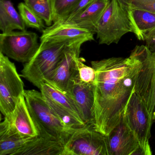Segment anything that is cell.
<instances>
[{"instance_id": "4", "label": "cell", "mask_w": 155, "mask_h": 155, "mask_svg": "<svg viewBox=\"0 0 155 155\" xmlns=\"http://www.w3.org/2000/svg\"><path fill=\"white\" fill-rule=\"evenodd\" d=\"M132 32L127 6L123 0H109L96 29L100 44H117L124 35Z\"/></svg>"}, {"instance_id": "12", "label": "cell", "mask_w": 155, "mask_h": 155, "mask_svg": "<svg viewBox=\"0 0 155 155\" xmlns=\"http://www.w3.org/2000/svg\"><path fill=\"white\" fill-rule=\"evenodd\" d=\"M108 155H144L139 142L124 116L107 136Z\"/></svg>"}, {"instance_id": "17", "label": "cell", "mask_w": 155, "mask_h": 155, "mask_svg": "<svg viewBox=\"0 0 155 155\" xmlns=\"http://www.w3.org/2000/svg\"><path fill=\"white\" fill-rule=\"evenodd\" d=\"M12 123L20 134L26 138L38 136L36 124L31 115L24 95L20 98L13 113L10 117Z\"/></svg>"}, {"instance_id": "19", "label": "cell", "mask_w": 155, "mask_h": 155, "mask_svg": "<svg viewBox=\"0 0 155 155\" xmlns=\"http://www.w3.org/2000/svg\"><path fill=\"white\" fill-rule=\"evenodd\" d=\"M26 27L12 2L0 0V30L2 32H10L14 30H26Z\"/></svg>"}, {"instance_id": "27", "label": "cell", "mask_w": 155, "mask_h": 155, "mask_svg": "<svg viewBox=\"0 0 155 155\" xmlns=\"http://www.w3.org/2000/svg\"><path fill=\"white\" fill-rule=\"evenodd\" d=\"M146 46L151 51L155 52V29L150 34L145 41Z\"/></svg>"}, {"instance_id": "6", "label": "cell", "mask_w": 155, "mask_h": 155, "mask_svg": "<svg viewBox=\"0 0 155 155\" xmlns=\"http://www.w3.org/2000/svg\"><path fill=\"white\" fill-rule=\"evenodd\" d=\"M124 117L137 137L144 155H152L149 143L152 119L145 102L135 91L127 104Z\"/></svg>"}, {"instance_id": "29", "label": "cell", "mask_w": 155, "mask_h": 155, "mask_svg": "<svg viewBox=\"0 0 155 155\" xmlns=\"http://www.w3.org/2000/svg\"><path fill=\"white\" fill-rule=\"evenodd\" d=\"M152 121H155V110L154 114H153V117H152Z\"/></svg>"}, {"instance_id": "5", "label": "cell", "mask_w": 155, "mask_h": 155, "mask_svg": "<svg viewBox=\"0 0 155 155\" xmlns=\"http://www.w3.org/2000/svg\"><path fill=\"white\" fill-rule=\"evenodd\" d=\"M24 91L15 64L0 52V110L4 117L11 116Z\"/></svg>"}, {"instance_id": "23", "label": "cell", "mask_w": 155, "mask_h": 155, "mask_svg": "<svg viewBox=\"0 0 155 155\" xmlns=\"http://www.w3.org/2000/svg\"><path fill=\"white\" fill-rule=\"evenodd\" d=\"M80 0H51L53 23L62 20Z\"/></svg>"}, {"instance_id": "14", "label": "cell", "mask_w": 155, "mask_h": 155, "mask_svg": "<svg viewBox=\"0 0 155 155\" xmlns=\"http://www.w3.org/2000/svg\"><path fill=\"white\" fill-rule=\"evenodd\" d=\"M64 145L40 136L31 138L13 155H62Z\"/></svg>"}, {"instance_id": "11", "label": "cell", "mask_w": 155, "mask_h": 155, "mask_svg": "<svg viewBox=\"0 0 155 155\" xmlns=\"http://www.w3.org/2000/svg\"><path fill=\"white\" fill-rule=\"evenodd\" d=\"M66 94L68 95L76 103L86 125L94 128V84L82 82L80 79L78 71L71 78Z\"/></svg>"}, {"instance_id": "22", "label": "cell", "mask_w": 155, "mask_h": 155, "mask_svg": "<svg viewBox=\"0 0 155 155\" xmlns=\"http://www.w3.org/2000/svg\"><path fill=\"white\" fill-rule=\"evenodd\" d=\"M18 8L20 15L26 27L43 31L45 28L43 21L29 8L24 2L19 3Z\"/></svg>"}, {"instance_id": "21", "label": "cell", "mask_w": 155, "mask_h": 155, "mask_svg": "<svg viewBox=\"0 0 155 155\" xmlns=\"http://www.w3.org/2000/svg\"><path fill=\"white\" fill-rule=\"evenodd\" d=\"M24 3L49 27L53 22L51 0H24Z\"/></svg>"}, {"instance_id": "7", "label": "cell", "mask_w": 155, "mask_h": 155, "mask_svg": "<svg viewBox=\"0 0 155 155\" xmlns=\"http://www.w3.org/2000/svg\"><path fill=\"white\" fill-rule=\"evenodd\" d=\"M38 35L28 31H12L0 34V52L16 61L28 63L40 46Z\"/></svg>"}, {"instance_id": "20", "label": "cell", "mask_w": 155, "mask_h": 155, "mask_svg": "<svg viewBox=\"0 0 155 155\" xmlns=\"http://www.w3.org/2000/svg\"><path fill=\"white\" fill-rule=\"evenodd\" d=\"M40 89L43 97L51 100L59 106L68 110L74 116L83 120L78 107L68 95L61 92L47 82L43 83Z\"/></svg>"}, {"instance_id": "24", "label": "cell", "mask_w": 155, "mask_h": 155, "mask_svg": "<svg viewBox=\"0 0 155 155\" xmlns=\"http://www.w3.org/2000/svg\"><path fill=\"white\" fill-rule=\"evenodd\" d=\"M84 59H77V65L80 79L82 82L89 84H94L96 79V72L92 67L86 66L84 63Z\"/></svg>"}, {"instance_id": "18", "label": "cell", "mask_w": 155, "mask_h": 155, "mask_svg": "<svg viewBox=\"0 0 155 155\" xmlns=\"http://www.w3.org/2000/svg\"><path fill=\"white\" fill-rule=\"evenodd\" d=\"M109 0H95L83 12L65 22L83 28L95 34L96 28Z\"/></svg>"}, {"instance_id": "8", "label": "cell", "mask_w": 155, "mask_h": 155, "mask_svg": "<svg viewBox=\"0 0 155 155\" xmlns=\"http://www.w3.org/2000/svg\"><path fill=\"white\" fill-rule=\"evenodd\" d=\"M62 155H108L107 136L91 126L77 130L65 144Z\"/></svg>"}, {"instance_id": "1", "label": "cell", "mask_w": 155, "mask_h": 155, "mask_svg": "<svg viewBox=\"0 0 155 155\" xmlns=\"http://www.w3.org/2000/svg\"><path fill=\"white\" fill-rule=\"evenodd\" d=\"M91 64L96 72L94 128L107 136L124 116L141 61L136 47L127 58L113 57L92 61Z\"/></svg>"}, {"instance_id": "26", "label": "cell", "mask_w": 155, "mask_h": 155, "mask_svg": "<svg viewBox=\"0 0 155 155\" xmlns=\"http://www.w3.org/2000/svg\"><path fill=\"white\" fill-rule=\"evenodd\" d=\"M95 0H80L78 4L68 13V15L62 20L58 22H67L73 17L83 12Z\"/></svg>"}, {"instance_id": "13", "label": "cell", "mask_w": 155, "mask_h": 155, "mask_svg": "<svg viewBox=\"0 0 155 155\" xmlns=\"http://www.w3.org/2000/svg\"><path fill=\"white\" fill-rule=\"evenodd\" d=\"M94 33L86 29L65 22H55L42 31L41 41H75L86 39L94 40Z\"/></svg>"}, {"instance_id": "10", "label": "cell", "mask_w": 155, "mask_h": 155, "mask_svg": "<svg viewBox=\"0 0 155 155\" xmlns=\"http://www.w3.org/2000/svg\"><path fill=\"white\" fill-rule=\"evenodd\" d=\"M136 47L141 66L137 76L134 91L145 102L150 116L151 98L155 78V52H151L146 45Z\"/></svg>"}, {"instance_id": "15", "label": "cell", "mask_w": 155, "mask_h": 155, "mask_svg": "<svg viewBox=\"0 0 155 155\" xmlns=\"http://www.w3.org/2000/svg\"><path fill=\"white\" fill-rule=\"evenodd\" d=\"M127 9L132 33L139 40L145 41L155 29V12L128 6Z\"/></svg>"}, {"instance_id": "16", "label": "cell", "mask_w": 155, "mask_h": 155, "mask_svg": "<svg viewBox=\"0 0 155 155\" xmlns=\"http://www.w3.org/2000/svg\"><path fill=\"white\" fill-rule=\"evenodd\" d=\"M31 138L21 136L12 125L10 118L5 117L4 121L0 124V155H13Z\"/></svg>"}, {"instance_id": "25", "label": "cell", "mask_w": 155, "mask_h": 155, "mask_svg": "<svg viewBox=\"0 0 155 155\" xmlns=\"http://www.w3.org/2000/svg\"><path fill=\"white\" fill-rule=\"evenodd\" d=\"M123 1L129 7L155 13V0H123Z\"/></svg>"}, {"instance_id": "3", "label": "cell", "mask_w": 155, "mask_h": 155, "mask_svg": "<svg viewBox=\"0 0 155 155\" xmlns=\"http://www.w3.org/2000/svg\"><path fill=\"white\" fill-rule=\"evenodd\" d=\"M72 41H41L39 48L33 58L24 65L21 71V77L40 89Z\"/></svg>"}, {"instance_id": "2", "label": "cell", "mask_w": 155, "mask_h": 155, "mask_svg": "<svg viewBox=\"0 0 155 155\" xmlns=\"http://www.w3.org/2000/svg\"><path fill=\"white\" fill-rule=\"evenodd\" d=\"M24 96L39 136L61 142L65 146L76 130L69 128L60 120L41 92L35 90H25Z\"/></svg>"}, {"instance_id": "28", "label": "cell", "mask_w": 155, "mask_h": 155, "mask_svg": "<svg viewBox=\"0 0 155 155\" xmlns=\"http://www.w3.org/2000/svg\"><path fill=\"white\" fill-rule=\"evenodd\" d=\"M155 110V78L153 85V91H152V98H151V109H150V117L151 119L154 114ZM153 122V121H152Z\"/></svg>"}, {"instance_id": "9", "label": "cell", "mask_w": 155, "mask_h": 155, "mask_svg": "<svg viewBox=\"0 0 155 155\" xmlns=\"http://www.w3.org/2000/svg\"><path fill=\"white\" fill-rule=\"evenodd\" d=\"M87 41H88L87 40L81 39L71 42L56 68L45 82L66 93L71 78L78 70L77 61L79 58L81 48L82 44Z\"/></svg>"}]
</instances>
